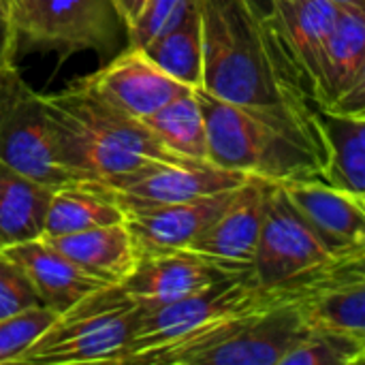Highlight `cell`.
<instances>
[{"label": "cell", "mask_w": 365, "mask_h": 365, "mask_svg": "<svg viewBox=\"0 0 365 365\" xmlns=\"http://www.w3.org/2000/svg\"><path fill=\"white\" fill-rule=\"evenodd\" d=\"M203 90L314 133L302 86L257 0H199Z\"/></svg>", "instance_id": "6da1fadb"}, {"label": "cell", "mask_w": 365, "mask_h": 365, "mask_svg": "<svg viewBox=\"0 0 365 365\" xmlns=\"http://www.w3.org/2000/svg\"><path fill=\"white\" fill-rule=\"evenodd\" d=\"M64 163L81 182H107L173 156L137 118L96 94L83 79L56 94H41Z\"/></svg>", "instance_id": "7a4b0ae2"}, {"label": "cell", "mask_w": 365, "mask_h": 365, "mask_svg": "<svg viewBox=\"0 0 365 365\" xmlns=\"http://www.w3.org/2000/svg\"><path fill=\"white\" fill-rule=\"evenodd\" d=\"M207 130V160L267 180L321 178L314 133L197 88Z\"/></svg>", "instance_id": "3957f363"}, {"label": "cell", "mask_w": 365, "mask_h": 365, "mask_svg": "<svg viewBox=\"0 0 365 365\" xmlns=\"http://www.w3.org/2000/svg\"><path fill=\"white\" fill-rule=\"evenodd\" d=\"M297 284L160 353L150 365H280L310 331Z\"/></svg>", "instance_id": "277c9868"}, {"label": "cell", "mask_w": 365, "mask_h": 365, "mask_svg": "<svg viewBox=\"0 0 365 365\" xmlns=\"http://www.w3.org/2000/svg\"><path fill=\"white\" fill-rule=\"evenodd\" d=\"M143 306L122 287H103L58 314L19 365L124 364Z\"/></svg>", "instance_id": "5b68a950"}, {"label": "cell", "mask_w": 365, "mask_h": 365, "mask_svg": "<svg viewBox=\"0 0 365 365\" xmlns=\"http://www.w3.org/2000/svg\"><path fill=\"white\" fill-rule=\"evenodd\" d=\"M282 289H261L252 276L222 280L201 293L160 306H143L124 364L150 365L160 353L203 334L212 325L274 299Z\"/></svg>", "instance_id": "8992f818"}, {"label": "cell", "mask_w": 365, "mask_h": 365, "mask_svg": "<svg viewBox=\"0 0 365 365\" xmlns=\"http://www.w3.org/2000/svg\"><path fill=\"white\" fill-rule=\"evenodd\" d=\"M0 158L49 188L81 182L60 154L41 94L28 88L15 64L0 71Z\"/></svg>", "instance_id": "52a82bcc"}, {"label": "cell", "mask_w": 365, "mask_h": 365, "mask_svg": "<svg viewBox=\"0 0 365 365\" xmlns=\"http://www.w3.org/2000/svg\"><path fill=\"white\" fill-rule=\"evenodd\" d=\"M336 257L299 214L282 186L272 180L265 218L252 261V280L261 289H287L317 276Z\"/></svg>", "instance_id": "ba28073f"}, {"label": "cell", "mask_w": 365, "mask_h": 365, "mask_svg": "<svg viewBox=\"0 0 365 365\" xmlns=\"http://www.w3.org/2000/svg\"><path fill=\"white\" fill-rule=\"evenodd\" d=\"M6 6L17 38L64 56L113 51L124 28L111 0H6Z\"/></svg>", "instance_id": "9c48e42d"}, {"label": "cell", "mask_w": 365, "mask_h": 365, "mask_svg": "<svg viewBox=\"0 0 365 365\" xmlns=\"http://www.w3.org/2000/svg\"><path fill=\"white\" fill-rule=\"evenodd\" d=\"M250 175L229 171L210 160H156L126 175L98 182L126 214L182 203L242 186Z\"/></svg>", "instance_id": "30bf717a"}, {"label": "cell", "mask_w": 365, "mask_h": 365, "mask_svg": "<svg viewBox=\"0 0 365 365\" xmlns=\"http://www.w3.org/2000/svg\"><path fill=\"white\" fill-rule=\"evenodd\" d=\"M336 261L365 252V197L321 178L276 180Z\"/></svg>", "instance_id": "8fae6325"}, {"label": "cell", "mask_w": 365, "mask_h": 365, "mask_svg": "<svg viewBox=\"0 0 365 365\" xmlns=\"http://www.w3.org/2000/svg\"><path fill=\"white\" fill-rule=\"evenodd\" d=\"M81 79L105 101L137 120L152 115L173 98L195 90L165 73L143 47L137 45H128L96 73Z\"/></svg>", "instance_id": "7c38bea8"}, {"label": "cell", "mask_w": 365, "mask_h": 365, "mask_svg": "<svg viewBox=\"0 0 365 365\" xmlns=\"http://www.w3.org/2000/svg\"><path fill=\"white\" fill-rule=\"evenodd\" d=\"M246 274L250 272L235 269L212 257L184 248L165 255L141 257L135 272L122 282V287L141 306H160Z\"/></svg>", "instance_id": "4fadbf2b"}, {"label": "cell", "mask_w": 365, "mask_h": 365, "mask_svg": "<svg viewBox=\"0 0 365 365\" xmlns=\"http://www.w3.org/2000/svg\"><path fill=\"white\" fill-rule=\"evenodd\" d=\"M272 180L250 175L235 188L227 207L199 235L190 250L242 272H252Z\"/></svg>", "instance_id": "5bb4252c"}, {"label": "cell", "mask_w": 365, "mask_h": 365, "mask_svg": "<svg viewBox=\"0 0 365 365\" xmlns=\"http://www.w3.org/2000/svg\"><path fill=\"white\" fill-rule=\"evenodd\" d=\"M267 19L272 30L302 81L314 94L327 38L340 15L334 0H269ZM299 79V75H297Z\"/></svg>", "instance_id": "9a60e30c"}, {"label": "cell", "mask_w": 365, "mask_h": 365, "mask_svg": "<svg viewBox=\"0 0 365 365\" xmlns=\"http://www.w3.org/2000/svg\"><path fill=\"white\" fill-rule=\"evenodd\" d=\"M233 192L235 188L126 214V227L137 244L139 255L152 257L190 248L227 207Z\"/></svg>", "instance_id": "2e32d148"}, {"label": "cell", "mask_w": 365, "mask_h": 365, "mask_svg": "<svg viewBox=\"0 0 365 365\" xmlns=\"http://www.w3.org/2000/svg\"><path fill=\"white\" fill-rule=\"evenodd\" d=\"M312 327L365 334V261H334L297 284Z\"/></svg>", "instance_id": "e0dca14e"}, {"label": "cell", "mask_w": 365, "mask_h": 365, "mask_svg": "<svg viewBox=\"0 0 365 365\" xmlns=\"http://www.w3.org/2000/svg\"><path fill=\"white\" fill-rule=\"evenodd\" d=\"M43 240L68 257L81 272L107 287L122 284L141 259L126 222Z\"/></svg>", "instance_id": "ac0fdd59"}, {"label": "cell", "mask_w": 365, "mask_h": 365, "mask_svg": "<svg viewBox=\"0 0 365 365\" xmlns=\"http://www.w3.org/2000/svg\"><path fill=\"white\" fill-rule=\"evenodd\" d=\"M2 252H6L26 269L43 299V306L58 314L73 308L90 293L107 287L81 272L68 257H64L43 237L11 246Z\"/></svg>", "instance_id": "d6986e66"}, {"label": "cell", "mask_w": 365, "mask_h": 365, "mask_svg": "<svg viewBox=\"0 0 365 365\" xmlns=\"http://www.w3.org/2000/svg\"><path fill=\"white\" fill-rule=\"evenodd\" d=\"M321 180L365 197V143L349 115L325 107L312 111Z\"/></svg>", "instance_id": "ffe728a7"}, {"label": "cell", "mask_w": 365, "mask_h": 365, "mask_svg": "<svg viewBox=\"0 0 365 365\" xmlns=\"http://www.w3.org/2000/svg\"><path fill=\"white\" fill-rule=\"evenodd\" d=\"M365 62V6H340L336 26L327 38L321 73L314 86L319 107H331L351 86Z\"/></svg>", "instance_id": "44dd1931"}, {"label": "cell", "mask_w": 365, "mask_h": 365, "mask_svg": "<svg viewBox=\"0 0 365 365\" xmlns=\"http://www.w3.org/2000/svg\"><path fill=\"white\" fill-rule=\"evenodd\" d=\"M53 188L30 180L0 158V252L43 237Z\"/></svg>", "instance_id": "7402d4cb"}, {"label": "cell", "mask_w": 365, "mask_h": 365, "mask_svg": "<svg viewBox=\"0 0 365 365\" xmlns=\"http://www.w3.org/2000/svg\"><path fill=\"white\" fill-rule=\"evenodd\" d=\"M115 222H126V212L98 182L66 184L53 188L43 237H60Z\"/></svg>", "instance_id": "603a6c76"}, {"label": "cell", "mask_w": 365, "mask_h": 365, "mask_svg": "<svg viewBox=\"0 0 365 365\" xmlns=\"http://www.w3.org/2000/svg\"><path fill=\"white\" fill-rule=\"evenodd\" d=\"M141 122L173 156L186 160H207L205 118L195 90L173 98Z\"/></svg>", "instance_id": "cb8c5ba5"}, {"label": "cell", "mask_w": 365, "mask_h": 365, "mask_svg": "<svg viewBox=\"0 0 365 365\" xmlns=\"http://www.w3.org/2000/svg\"><path fill=\"white\" fill-rule=\"evenodd\" d=\"M143 51L171 77L188 88L203 86V28L201 2L180 24L143 45Z\"/></svg>", "instance_id": "d4e9b609"}, {"label": "cell", "mask_w": 365, "mask_h": 365, "mask_svg": "<svg viewBox=\"0 0 365 365\" xmlns=\"http://www.w3.org/2000/svg\"><path fill=\"white\" fill-rule=\"evenodd\" d=\"M357 336L310 327V331L282 357L280 365H351L357 359Z\"/></svg>", "instance_id": "484cf974"}, {"label": "cell", "mask_w": 365, "mask_h": 365, "mask_svg": "<svg viewBox=\"0 0 365 365\" xmlns=\"http://www.w3.org/2000/svg\"><path fill=\"white\" fill-rule=\"evenodd\" d=\"M58 319L49 308H32L6 319H0V364H19L26 351L45 334Z\"/></svg>", "instance_id": "4316f807"}, {"label": "cell", "mask_w": 365, "mask_h": 365, "mask_svg": "<svg viewBox=\"0 0 365 365\" xmlns=\"http://www.w3.org/2000/svg\"><path fill=\"white\" fill-rule=\"evenodd\" d=\"M32 308H45L36 287L15 259L0 252V319Z\"/></svg>", "instance_id": "83f0119b"}, {"label": "cell", "mask_w": 365, "mask_h": 365, "mask_svg": "<svg viewBox=\"0 0 365 365\" xmlns=\"http://www.w3.org/2000/svg\"><path fill=\"white\" fill-rule=\"evenodd\" d=\"M195 6H199V0H148L141 17L128 30V45L143 47L165 30L180 24Z\"/></svg>", "instance_id": "f1b7e54d"}, {"label": "cell", "mask_w": 365, "mask_h": 365, "mask_svg": "<svg viewBox=\"0 0 365 365\" xmlns=\"http://www.w3.org/2000/svg\"><path fill=\"white\" fill-rule=\"evenodd\" d=\"M327 109L336 111V113H342V115L365 113V62L361 64V68L357 71V75L351 81V86L346 88V92Z\"/></svg>", "instance_id": "f546056e"}, {"label": "cell", "mask_w": 365, "mask_h": 365, "mask_svg": "<svg viewBox=\"0 0 365 365\" xmlns=\"http://www.w3.org/2000/svg\"><path fill=\"white\" fill-rule=\"evenodd\" d=\"M15 49H17V30L11 11L6 6V0H0V71L13 66Z\"/></svg>", "instance_id": "4dcf8cb0"}, {"label": "cell", "mask_w": 365, "mask_h": 365, "mask_svg": "<svg viewBox=\"0 0 365 365\" xmlns=\"http://www.w3.org/2000/svg\"><path fill=\"white\" fill-rule=\"evenodd\" d=\"M111 2H113L115 13H118L126 32L133 30V26L137 24V19L141 17L143 9L148 4V0H111Z\"/></svg>", "instance_id": "1f68e13d"}, {"label": "cell", "mask_w": 365, "mask_h": 365, "mask_svg": "<svg viewBox=\"0 0 365 365\" xmlns=\"http://www.w3.org/2000/svg\"><path fill=\"white\" fill-rule=\"evenodd\" d=\"M351 118V122H353V126H355V130H357V135L361 137V141L365 143V113H357V115H349Z\"/></svg>", "instance_id": "d6a6232c"}, {"label": "cell", "mask_w": 365, "mask_h": 365, "mask_svg": "<svg viewBox=\"0 0 365 365\" xmlns=\"http://www.w3.org/2000/svg\"><path fill=\"white\" fill-rule=\"evenodd\" d=\"M357 342H359V351H357L355 364H365V334L364 336H357Z\"/></svg>", "instance_id": "836d02e7"}, {"label": "cell", "mask_w": 365, "mask_h": 365, "mask_svg": "<svg viewBox=\"0 0 365 365\" xmlns=\"http://www.w3.org/2000/svg\"><path fill=\"white\" fill-rule=\"evenodd\" d=\"M336 4L340 6H349V4H355V6H365V0H334Z\"/></svg>", "instance_id": "e575fe53"}, {"label": "cell", "mask_w": 365, "mask_h": 365, "mask_svg": "<svg viewBox=\"0 0 365 365\" xmlns=\"http://www.w3.org/2000/svg\"><path fill=\"white\" fill-rule=\"evenodd\" d=\"M359 259H361V261H365V252H364V255H361V257H359Z\"/></svg>", "instance_id": "d590c367"}]
</instances>
